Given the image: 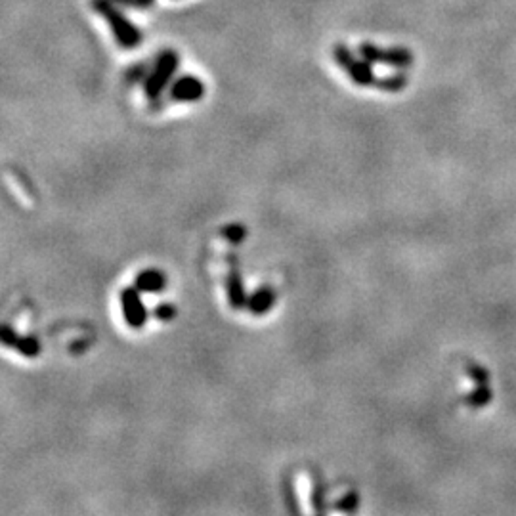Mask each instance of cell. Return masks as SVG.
Here are the masks:
<instances>
[{"label":"cell","instance_id":"2","mask_svg":"<svg viewBox=\"0 0 516 516\" xmlns=\"http://www.w3.org/2000/svg\"><path fill=\"white\" fill-rule=\"evenodd\" d=\"M140 283H142V289H147V291H155V289H161L163 285V278L159 274H153V272H147L146 276H142L140 279Z\"/></svg>","mask_w":516,"mask_h":516},{"label":"cell","instance_id":"1","mask_svg":"<svg viewBox=\"0 0 516 516\" xmlns=\"http://www.w3.org/2000/svg\"><path fill=\"white\" fill-rule=\"evenodd\" d=\"M94 8L98 10V14L106 17L111 25V29L117 35V39L119 42L123 44V47H134L136 42H138V33L136 29L132 27L126 19H124L119 12H117L111 4H109L108 0H94Z\"/></svg>","mask_w":516,"mask_h":516}]
</instances>
